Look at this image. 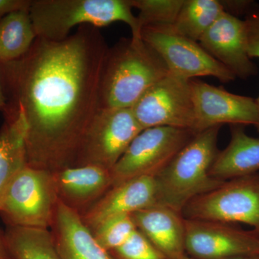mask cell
I'll list each match as a JSON object with an SVG mask.
<instances>
[{
  "mask_svg": "<svg viewBox=\"0 0 259 259\" xmlns=\"http://www.w3.org/2000/svg\"><path fill=\"white\" fill-rule=\"evenodd\" d=\"M32 0H0V21L14 12L30 10Z\"/></svg>",
  "mask_w": 259,
  "mask_h": 259,
  "instance_id": "28",
  "label": "cell"
},
{
  "mask_svg": "<svg viewBox=\"0 0 259 259\" xmlns=\"http://www.w3.org/2000/svg\"><path fill=\"white\" fill-rule=\"evenodd\" d=\"M129 0H32L29 13L37 37L60 41L76 26L96 28L122 22L132 37H141L139 20Z\"/></svg>",
  "mask_w": 259,
  "mask_h": 259,
  "instance_id": "4",
  "label": "cell"
},
{
  "mask_svg": "<svg viewBox=\"0 0 259 259\" xmlns=\"http://www.w3.org/2000/svg\"><path fill=\"white\" fill-rule=\"evenodd\" d=\"M199 42L236 78L248 79L256 74V66L248 55L244 20L224 12Z\"/></svg>",
  "mask_w": 259,
  "mask_h": 259,
  "instance_id": "13",
  "label": "cell"
},
{
  "mask_svg": "<svg viewBox=\"0 0 259 259\" xmlns=\"http://www.w3.org/2000/svg\"><path fill=\"white\" fill-rule=\"evenodd\" d=\"M255 105H256V110H257V123L256 125L255 126L256 127L257 130L259 132V96L258 98L255 99Z\"/></svg>",
  "mask_w": 259,
  "mask_h": 259,
  "instance_id": "32",
  "label": "cell"
},
{
  "mask_svg": "<svg viewBox=\"0 0 259 259\" xmlns=\"http://www.w3.org/2000/svg\"><path fill=\"white\" fill-rule=\"evenodd\" d=\"M29 10L14 12L0 21V63L25 55L36 39Z\"/></svg>",
  "mask_w": 259,
  "mask_h": 259,
  "instance_id": "20",
  "label": "cell"
},
{
  "mask_svg": "<svg viewBox=\"0 0 259 259\" xmlns=\"http://www.w3.org/2000/svg\"><path fill=\"white\" fill-rule=\"evenodd\" d=\"M131 215L136 228L167 259H181L186 255L182 213L157 204Z\"/></svg>",
  "mask_w": 259,
  "mask_h": 259,
  "instance_id": "16",
  "label": "cell"
},
{
  "mask_svg": "<svg viewBox=\"0 0 259 259\" xmlns=\"http://www.w3.org/2000/svg\"><path fill=\"white\" fill-rule=\"evenodd\" d=\"M142 131L132 108L100 109L83 135L74 166L111 170Z\"/></svg>",
  "mask_w": 259,
  "mask_h": 259,
  "instance_id": "7",
  "label": "cell"
},
{
  "mask_svg": "<svg viewBox=\"0 0 259 259\" xmlns=\"http://www.w3.org/2000/svg\"><path fill=\"white\" fill-rule=\"evenodd\" d=\"M247 47L250 59H259V8L255 6L245 15Z\"/></svg>",
  "mask_w": 259,
  "mask_h": 259,
  "instance_id": "26",
  "label": "cell"
},
{
  "mask_svg": "<svg viewBox=\"0 0 259 259\" xmlns=\"http://www.w3.org/2000/svg\"><path fill=\"white\" fill-rule=\"evenodd\" d=\"M109 253L113 259H167L138 229L123 245Z\"/></svg>",
  "mask_w": 259,
  "mask_h": 259,
  "instance_id": "25",
  "label": "cell"
},
{
  "mask_svg": "<svg viewBox=\"0 0 259 259\" xmlns=\"http://www.w3.org/2000/svg\"><path fill=\"white\" fill-rule=\"evenodd\" d=\"M181 259H195L192 258V257L189 256L188 255H185L183 257H182ZM226 259H259V256L258 255H253V256H239V257H235V258H226Z\"/></svg>",
  "mask_w": 259,
  "mask_h": 259,
  "instance_id": "31",
  "label": "cell"
},
{
  "mask_svg": "<svg viewBox=\"0 0 259 259\" xmlns=\"http://www.w3.org/2000/svg\"><path fill=\"white\" fill-rule=\"evenodd\" d=\"M58 202L52 174L27 164L0 201V217L7 227L50 230Z\"/></svg>",
  "mask_w": 259,
  "mask_h": 259,
  "instance_id": "5",
  "label": "cell"
},
{
  "mask_svg": "<svg viewBox=\"0 0 259 259\" xmlns=\"http://www.w3.org/2000/svg\"><path fill=\"white\" fill-rule=\"evenodd\" d=\"M143 130L155 127L193 130L194 109L190 80L166 75L132 107Z\"/></svg>",
  "mask_w": 259,
  "mask_h": 259,
  "instance_id": "10",
  "label": "cell"
},
{
  "mask_svg": "<svg viewBox=\"0 0 259 259\" xmlns=\"http://www.w3.org/2000/svg\"><path fill=\"white\" fill-rule=\"evenodd\" d=\"M50 231L61 259H113L97 241L80 214L59 201Z\"/></svg>",
  "mask_w": 259,
  "mask_h": 259,
  "instance_id": "17",
  "label": "cell"
},
{
  "mask_svg": "<svg viewBox=\"0 0 259 259\" xmlns=\"http://www.w3.org/2000/svg\"><path fill=\"white\" fill-rule=\"evenodd\" d=\"M136 229L131 214H122L109 218L90 231L100 245L110 252L123 245Z\"/></svg>",
  "mask_w": 259,
  "mask_h": 259,
  "instance_id": "24",
  "label": "cell"
},
{
  "mask_svg": "<svg viewBox=\"0 0 259 259\" xmlns=\"http://www.w3.org/2000/svg\"><path fill=\"white\" fill-rule=\"evenodd\" d=\"M259 171V139L245 133L244 126L231 125V140L219 151L209 175L225 181L254 175Z\"/></svg>",
  "mask_w": 259,
  "mask_h": 259,
  "instance_id": "18",
  "label": "cell"
},
{
  "mask_svg": "<svg viewBox=\"0 0 259 259\" xmlns=\"http://www.w3.org/2000/svg\"><path fill=\"white\" fill-rule=\"evenodd\" d=\"M5 232L15 259H61L50 230L7 227Z\"/></svg>",
  "mask_w": 259,
  "mask_h": 259,
  "instance_id": "21",
  "label": "cell"
},
{
  "mask_svg": "<svg viewBox=\"0 0 259 259\" xmlns=\"http://www.w3.org/2000/svg\"><path fill=\"white\" fill-rule=\"evenodd\" d=\"M224 12L220 0H184L172 27L181 35L199 42Z\"/></svg>",
  "mask_w": 259,
  "mask_h": 259,
  "instance_id": "22",
  "label": "cell"
},
{
  "mask_svg": "<svg viewBox=\"0 0 259 259\" xmlns=\"http://www.w3.org/2000/svg\"><path fill=\"white\" fill-rule=\"evenodd\" d=\"M220 3L226 13L237 18L240 15H246L255 6L253 2L244 0H220Z\"/></svg>",
  "mask_w": 259,
  "mask_h": 259,
  "instance_id": "27",
  "label": "cell"
},
{
  "mask_svg": "<svg viewBox=\"0 0 259 259\" xmlns=\"http://www.w3.org/2000/svg\"><path fill=\"white\" fill-rule=\"evenodd\" d=\"M141 37L156 51L170 74L186 80L212 76L223 83L236 79L213 59L199 42L177 32L172 25H151L141 29Z\"/></svg>",
  "mask_w": 259,
  "mask_h": 259,
  "instance_id": "9",
  "label": "cell"
},
{
  "mask_svg": "<svg viewBox=\"0 0 259 259\" xmlns=\"http://www.w3.org/2000/svg\"><path fill=\"white\" fill-rule=\"evenodd\" d=\"M131 8L139 10L140 27L173 25L184 0H129Z\"/></svg>",
  "mask_w": 259,
  "mask_h": 259,
  "instance_id": "23",
  "label": "cell"
},
{
  "mask_svg": "<svg viewBox=\"0 0 259 259\" xmlns=\"http://www.w3.org/2000/svg\"><path fill=\"white\" fill-rule=\"evenodd\" d=\"M186 254L195 259L259 256V233L228 223L185 219Z\"/></svg>",
  "mask_w": 259,
  "mask_h": 259,
  "instance_id": "11",
  "label": "cell"
},
{
  "mask_svg": "<svg viewBox=\"0 0 259 259\" xmlns=\"http://www.w3.org/2000/svg\"><path fill=\"white\" fill-rule=\"evenodd\" d=\"M157 204L154 177H138L112 187L91 208L80 216L92 230L109 218L132 214Z\"/></svg>",
  "mask_w": 259,
  "mask_h": 259,
  "instance_id": "15",
  "label": "cell"
},
{
  "mask_svg": "<svg viewBox=\"0 0 259 259\" xmlns=\"http://www.w3.org/2000/svg\"><path fill=\"white\" fill-rule=\"evenodd\" d=\"M194 109L192 132L225 124L256 125L257 110L254 99L236 95L201 80H190Z\"/></svg>",
  "mask_w": 259,
  "mask_h": 259,
  "instance_id": "12",
  "label": "cell"
},
{
  "mask_svg": "<svg viewBox=\"0 0 259 259\" xmlns=\"http://www.w3.org/2000/svg\"><path fill=\"white\" fill-rule=\"evenodd\" d=\"M7 108V100L5 98L4 93H3V87L0 81V112L4 113Z\"/></svg>",
  "mask_w": 259,
  "mask_h": 259,
  "instance_id": "30",
  "label": "cell"
},
{
  "mask_svg": "<svg viewBox=\"0 0 259 259\" xmlns=\"http://www.w3.org/2000/svg\"><path fill=\"white\" fill-rule=\"evenodd\" d=\"M0 259H15L7 242L5 232L0 228Z\"/></svg>",
  "mask_w": 259,
  "mask_h": 259,
  "instance_id": "29",
  "label": "cell"
},
{
  "mask_svg": "<svg viewBox=\"0 0 259 259\" xmlns=\"http://www.w3.org/2000/svg\"><path fill=\"white\" fill-rule=\"evenodd\" d=\"M169 74L142 37L122 38L107 49L101 78L100 109L132 108L150 88Z\"/></svg>",
  "mask_w": 259,
  "mask_h": 259,
  "instance_id": "2",
  "label": "cell"
},
{
  "mask_svg": "<svg viewBox=\"0 0 259 259\" xmlns=\"http://www.w3.org/2000/svg\"><path fill=\"white\" fill-rule=\"evenodd\" d=\"M0 128V201L12 181L27 165L26 125L20 112H8Z\"/></svg>",
  "mask_w": 259,
  "mask_h": 259,
  "instance_id": "19",
  "label": "cell"
},
{
  "mask_svg": "<svg viewBox=\"0 0 259 259\" xmlns=\"http://www.w3.org/2000/svg\"><path fill=\"white\" fill-rule=\"evenodd\" d=\"M51 174L59 202L80 215L112 187L110 170L102 167L69 166Z\"/></svg>",
  "mask_w": 259,
  "mask_h": 259,
  "instance_id": "14",
  "label": "cell"
},
{
  "mask_svg": "<svg viewBox=\"0 0 259 259\" xmlns=\"http://www.w3.org/2000/svg\"><path fill=\"white\" fill-rule=\"evenodd\" d=\"M194 135L175 127L143 130L110 170L112 187L138 177H156Z\"/></svg>",
  "mask_w": 259,
  "mask_h": 259,
  "instance_id": "8",
  "label": "cell"
},
{
  "mask_svg": "<svg viewBox=\"0 0 259 259\" xmlns=\"http://www.w3.org/2000/svg\"><path fill=\"white\" fill-rule=\"evenodd\" d=\"M107 42L100 29L79 26L60 41L36 37L16 60L0 63L7 112L26 125L27 164L55 172L74 166L81 140L100 110Z\"/></svg>",
  "mask_w": 259,
  "mask_h": 259,
  "instance_id": "1",
  "label": "cell"
},
{
  "mask_svg": "<svg viewBox=\"0 0 259 259\" xmlns=\"http://www.w3.org/2000/svg\"><path fill=\"white\" fill-rule=\"evenodd\" d=\"M182 214L185 219L242 223L259 233V173L225 181L190 201Z\"/></svg>",
  "mask_w": 259,
  "mask_h": 259,
  "instance_id": "6",
  "label": "cell"
},
{
  "mask_svg": "<svg viewBox=\"0 0 259 259\" xmlns=\"http://www.w3.org/2000/svg\"><path fill=\"white\" fill-rule=\"evenodd\" d=\"M221 127L215 126L194 135L154 177L158 204L182 213L192 199L224 182L209 175L219 153L218 140Z\"/></svg>",
  "mask_w": 259,
  "mask_h": 259,
  "instance_id": "3",
  "label": "cell"
}]
</instances>
